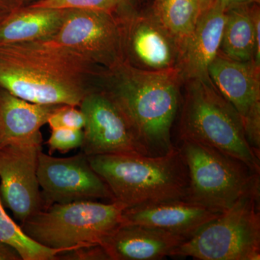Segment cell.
<instances>
[{
  "label": "cell",
  "mask_w": 260,
  "mask_h": 260,
  "mask_svg": "<svg viewBox=\"0 0 260 260\" xmlns=\"http://www.w3.org/2000/svg\"><path fill=\"white\" fill-rule=\"evenodd\" d=\"M104 70L47 41L0 45V88L34 104L79 107Z\"/></svg>",
  "instance_id": "6da1fadb"
},
{
  "label": "cell",
  "mask_w": 260,
  "mask_h": 260,
  "mask_svg": "<svg viewBox=\"0 0 260 260\" xmlns=\"http://www.w3.org/2000/svg\"><path fill=\"white\" fill-rule=\"evenodd\" d=\"M181 82L178 68L149 71L124 61L102 72L98 88L120 109L148 155L157 156L175 148L171 132Z\"/></svg>",
  "instance_id": "7a4b0ae2"
},
{
  "label": "cell",
  "mask_w": 260,
  "mask_h": 260,
  "mask_svg": "<svg viewBox=\"0 0 260 260\" xmlns=\"http://www.w3.org/2000/svg\"><path fill=\"white\" fill-rule=\"evenodd\" d=\"M93 170L105 181L114 201L127 208L185 200L187 167L180 148L157 156L114 154L88 156Z\"/></svg>",
  "instance_id": "3957f363"
},
{
  "label": "cell",
  "mask_w": 260,
  "mask_h": 260,
  "mask_svg": "<svg viewBox=\"0 0 260 260\" xmlns=\"http://www.w3.org/2000/svg\"><path fill=\"white\" fill-rule=\"evenodd\" d=\"M181 140H194L244 162L260 174V155L246 140L242 118L210 80L186 81Z\"/></svg>",
  "instance_id": "277c9868"
},
{
  "label": "cell",
  "mask_w": 260,
  "mask_h": 260,
  "mask_svg": "<svg viewBox=\"0 0 260 260\" xmlns=\"http://www.w3.org/2000/svg\"><path fill=\"white\" fill-rule=\"evenodd\" d=\"M126 208L116 201L55 203L38 212L20 226L39 244L68 251L80 246L102 244L121 225Z\"/></svg>",
  "instance_id": "5b68a950"
},
{
  "label": "cell",
  "mask_w": 260,
  "mask_h": 260,
  "mask_svg": "<svg viewBox=\"0 0 260 260\" xmlns=\"http://www.w3.org/2000/svg\"><path fill=\"white\" fill-rule=\"evenodd\" d=\"M189 176L187 201L223 213L238 200L259 191V173L244 162L194 140H181Z\"/></svg>",
  "instance_id": "8992f818"
},
{
  "label": "cell",
  "mask_w": 260,
  "mask_h": 260,
  "mask_svg": "<svg viewBox=\"0 0 260 260\" xmlns=\"http://www.w3.org/2000/svg\"><path fill=\"white\" fill-rule=\"evenodd\" d=\"M259 191L243 196L186 239L171 257L259 260Z\"/></svg>",
  "instance_id": "52a82bcc"
},
{
  "label": "cell",
  "mask_w": 260,
  "mask_h": 260,
  "mask_svg": "<svg viewBox=\"0 0 260 260\" xmlns=\"http://www.w3.org/2000/svg\"><path fill=\"white\" fill-rule=\"evenodd\" d=\"M47 42L102 69L125 61L122 20L108 12L68 9L59 31Z\"/></svg>",
  "instance_id": "ba28073f"
},
{
  "label": "cell",
  "mask_w": 260,
  "mask_h": 260,
  "mask_svg": "<svg viewBox=\"0 0 260 260\" xmlns=\"http://www.w3.org/2000/svg\"><path fill=\"white\" fill-rule=\"evenodd\" d=\"M42 135L0 147V197L23 223L44 208L38 180Z\"/></svg>",
  "instance_id": "9c48e42d"
},
{
  "label": "cell",
  "mask_w": 260,
  "mask_h": 260,
  "mask_svg": "<svg viewBox=\"0 0 260 260\" xmlns=\"http://www.w3.org/2000/svg\"><path fill=\"white\" fill-rule=\"evenodd\" d=\"M37 176L44 208L55 203L88 200L114 202L107 184L83 152L68 158H56L41 152Z\"/></svg>",
  "instance_id": "30bf717a"
},
{
  "label": "cell",
  "mask_w": 260,
  "mask_h": 260,
  "mask_svg": "<svg viewBox=\"0 0 260 260\" xmlns=\"http://www.w3.org/2000/svg\"><path fill=\"white\" fill-rule=\"evenodd\" d=\"M79 108L85 116L81 149L85 155H148L120 109L100 89L87 94Z\"/></svg>",
  "instance_id": "8fae6325"
},
{
  "label": "cell",
  "mask_w": 260,
  "mask_h": 260,
  "mask_svg": "<svg viewBox=\"0 0 260 260\" xmlns=\"http://www.w3.org/2000/svg\"><path fill=\"white\" fill-rule=\"evenodd\" d=\"M214 86L242 118L251 148L260 153V68L253 61H239L218 53L208 68Z\"/></svg>",
  "instance_id": "7c38bea8"
},
{
  "label": "cell",
  "mask_w": 260,
  "mask_h": 260,
  "mask_svg": "<svg viewBox=\"0 0 260 260\" xmlns=\"http://www.w3.org/2000/svg\"><path fill=\"white\" fill-rule=\"evenodd\" d=\"M121 18L126 62L149 71L177 68L179 47L154 13L141 15L132 10Z\"/></svg>",
  "instance_id": "4fadbf2b"
},
{
  "label": "cell",
  "mask_w": 260,
  "mask_h": 260,
  "mask_svg": "<svg viewBox=\"0 0 260 260\" xmlns=\"http://www.w3.org/2000/svg\"><path fill=\"white\" fill-rule=\"evenodd\" d=\"M220 213L186 200H171L126 208L121 225L155 228L188 239Z\"/></svg>",
  "instance_id": "5bb4252c"
},
{
  "label": "cell",
  "mask_w": 260,
  "mask_h": 260,
  "mask_svg": "<svg viewBox=\"0 0 260 260\" xmlns=\"http://www.w3.org/2000/svg\"><path fill=\"white\" fill-rule=\"evenodd\" d=\"M225 11L213 3L200 13L194 30L179 49L177 68L182 81L210 80L208 68L220 50Z\"/></svg>",
  "instance_id": "9a60e30c"
},
{
  "label": "cell",
  "mask_w": 260,
  "mask_h": 260,
  "mask_svg": "<svg viewBox=\"0 0 260 260\" xmlns=\"http://www.w3.org/2000/svg\"><path fill=\"white\" fill-rule=\"evenodd\" d=\"M186 238L145 225H120L101 245L109 260H158L172 256Z\"/></svg>",
  "instance_id": "2e32d148"
},
{
  "label": "cell",
  "mask_w": 260,
  "mask_h": 260,
  "mask_svg": "<svg viewBox=\"0 0 260 260\" xmlns=\"http://www.w3.org/2000/svg\"><path fill=\"white\" fill-rule=\"evenodd\" d=\"M68 9L21 6L0 20V45L50 40L59 31Z\"/></svg>",
  "instance_id": "e0dca14e"
},
{
  "label": "cell",
  "mask_w": 260,
  "mask_h": 260,
  "mask_svg": "<svg viewBox=\"0 0 260 260\" xmlns=\"http://www.w3.org/2000/svg\"><path fill=\"white\" fill-rule=\"evenodd\" d=\"M59 106L34 104L0 88V147L42 135L41 128Z\"/></svg>",
  "instance_id": "ac0fdd59"
},
{
  "label": "cell",
  "mask_w": 260,
  "mask_h": 260,
  "mask_svg": "<svg viewBox=\"0 0 260 260\" xmlns=\"http://www.w3.org/2000/svg\"><path fill=\"white\" fill-rule=\"evenodd\" d=\"M259 36V7L252 4L229 8L219 52L233 60L253 61L260 68Z\"/></svg>",
  "instance_id": "d6986e66"
},
{
  "label": "cell",
  "mask_w": 260,
  "mask_h": 260,
  "mask_svg": "<svg viewBox=\"0 0 260 260\" xmlns=\"http://www.w3.org/2000/svg\"><path fill=\"white\" fill-rule=\"evenodd\" d=\"M201 12L197 0H156L153 13L179 49L194 30Z\"/></svg>",
  "instance_id": "ffe728a7"
},
{
  "label": "cell",
  "mask_w": 260,
  "mask_h": 260,
  "mask_svg": "<svg viewBox=\"0 0 260 260\" xmlns=\"http://www.w3.org/2000/svg\"><path fill=\"white\" fill-rule=\"evenodd\" d=\"M0 241L14 247L22 260H55L61 249H51L32 240L5 209L0 197Z\"/></svg>",
  "instance_id": "44dd1931"
},
{
  "label": "cell",
  "mask_w": 260,
  "mask_h": 260,
  "mask_svg": "<svg viewBox=\"0 0 260 260\" xmlns=\"http://www.w3.org/2000/svg\"><path fill=\"white\" fill-rule=\"evenodd\" d=\"M132 0H42L32 6L56 9H85L108 12L118 16L133 10Z\"/></svg>",
  "instance_id": "7402d4cb"
},
{
  "label": "cell",
  "mask_w": 260,
  "mask_h": 260,
  "mask_svg": "<svg viewBox=\"0 0 260 260\" xmlns=\"http://www.w3.org/2000/svg\"><path fill=\"white\" fill-rule=\"evenodd\" d=\"M84 141L83 129L56 128L51 129L50 138L47 141L49 155L55 151L65 153L81 148Z\"/></svg>",
  "instance_id": "603a6c76"
},
{
  "label": "cell",
  "mask_w": 260,
  "mask_h": 260,
  "mask_svg": "<svg viewBox=\"0 0 260 260\" xmlns=\"http://www.w3.org/2000/svg\"><path fill=\"white\" fill-rule=\"evenodd\" d=\"M78 107L73 105L59 106L49 116L47 124L51 129L56 128L83 129L85 116Z\"/></svg>",
  "instance_id": "cb8c5ba5"
},
{
  "label": "cell",
  "mask_w": 260,
  "mask_h": 260,
  "mask_svg": "<svg viewBox=\"0 0 260 260\" xmlns=\"http://www.w3.org/2000/svg\"><path fill=\"white\" fill-rule=\"evenodd\" d=\"M58 259L109 260V256L101 244L80 246L76 249L60 253Z\"/></svg>",
  "instance_id": "d4e9b609"
},
{
  "label": "cell",
  "mask_w": 260,
  "mask_h": 260,
  "mask_svg": "<svg viewBox=\"0 0 260 260\" xmlns=\"http://www.w3.org/2000/svg\"><path fill=\"white\" fill-rule=\"evenodd\" d=\"M0 260H22V258L14 247L0 241Z\"/></svg>",
  "instance_id": "484cf974"
},
{
  "label": "cell",
  "mask_w": 260,
  "mask_h": 260,
  "mask_svg": "<svg viewBox=\"0 0 260 260\" xmlns=\"http://www.w3.org/2000/svg\"><path fill=\"white\" fill-rule=\"evenodd\" d=\"M259 0H215L213 3L220 5L224 10H227L234 7L240 5H249L256 4Z\"/></svg>",
  "instance_id": "4316f807"
},
{
  "label": "cell",
  "mask_w": 260,
  "mask_h": 260,
  "mask_svg": "<svg viewBox=\"0 0 260 260\" xmlns=\"http://www.w3.org/2000/svg\"><path fill=\"white\" fill-rule=\"evenodd\" d=\"M21 6L23 0H0V12L6 14Z\"/></svg>",
  "instance_id": "83f0119b"
},
{
  "label": "cell",
  "mask_w": 260,
  "mask_h": 260,
  "mask_svg": "<svg viewBox=\"0 0 260 260\" xmlns=\"http://www.w3.org/2000/svg\"><path fill=\"white\" fill-rule=\"evenodd\" d=\"M197 1H198V4L200 5L202 11H203V10L207 9V8L211 6L215 0H197Z\"/></svg>",
  "instance_id": "f1b7e54d"
},
{
  "label": "cell",
  "mask_w": 260,
  "mask_h": 260,
  "mask_svg": "<svg viewBox=\"0 0 260 260\" xmlns=\"http://www.w3.org/2000/svg\"><path fill=\"white\" fill-rule=\"evenodd\" d=\"M39 1H42V0H23V6L32 5Z\"/></svg>",
  "instance_id": "f546056e"
},
{
  "label": "cell",
  "mask_w": 260,
  "mask_h": 260,
  "mask_svg": "<svg viewBox=\"0 0 260 260\" xmlns=\"http://www.w3.org/2000/svg\"><path fill=\"white\" fill-rule=\"evenodd\" d=\"M7 15L6 13H2V12H0V20H1V19H3V18H4L5 15Z\"/></svg>",
  "instance_id": "4dcf8cb0"
}]
</instances>
